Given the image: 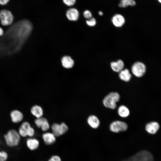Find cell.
Listing matches in <instances>:
<instances>
[{"label":"cell","instance_id":"22","mask_svg":"<svg viewBox=\"0 0 161 161\" xmlns=\"http://www.w3.org/2000/svg\"><path fill=\"white\" fill-rule=\"evenodd\" d=\"M51 128L52 133L56 137L62 135L60 124L54 123L51 126Z\"/></svg>","mask_w":161,"mask_h":161},{"label":"cell","instance_id":"15","mask_svg":"<svg viewBox=\"0 0 161 161\" xmlns=\"http://www.w3.org/2000/svg\"><path fill=\"white\" fill-rule=\"evenodd\" d=\"M32 114L36 118L43 117L44 111L42 108L38 105H35L32 106L31 109Z\"/></svg>","mask_w":161,"mask_h":161},{"label":"cell","instance_id":"14","mask_svg":"<svg viewBox=\"0 0 161 161\" xmlns=\"http://www.w3.org/2000/svg\"><path fill=\"white\" fill-rule=\"evenodd\" d=\"M26 145L30 150L34 151L38 148L40 143L37 139L34 138H30L27 140Z\"/></svg>","mask_w":161,"mask_h":161},{"label":"cell","instance_id":"13","mask_svg":"<svg viewBox=\"0 0 161 161\" xmlns=\"http://www.w3.org/2000/svg\"><path fill=\"white\" fill-rule=\"evenodd\" d=\"M68 19L70 21H77L78 18L79 13L78 10L75 8H71L68 10L66 13Z\"/></svg>","mask_w":161,"mask_h":161},{"label":"cell","instance_id":"1","mask_svg":"<svg viewBox=\"0 0 161 161\" xmlns=\"http://www.w3.org/2000/svg\"><path fill=\"white\" fill-rule=\"evenodd\" d=\"M21 137L18 132L15 130L11 129L4 135V138L7 145L13 147L18 145Z\"/></svg>","mask_w":161,"mask_h":161},{"label":"cell","instance_id":"27","mask_svg":"<svg viewBox=\"0 0 161 161\" xmlns=\"http://www.w3.org/2000/svg\"><path fill=\"white\" fill-rule=\"evenodd\" d=\"M48 161H61V159L59 156L54 155L50 157Z\"/></svg>","mask_w":161,"mask_h":161},{"label":"cell","instance_id":"11","mask_svg":"<svg viewBox=\"0 0 161 161\" xmlns=\"http://www.w3.org/2000/svg\"><path fill=\"white\" fill-rule=\"evenodd\" d=\"M10 117L12 121L15 123L21 122L23 118V115L22 113L17 110L12 111L10 113Z\"/></svg>","mask_w":161,"mask_h":161},{"label":"cell","instance_id":"4","mask_svg":"<svg viewBox=\"0 0 161 161\" xmlns=\"http://www.w3.org/2000/svg\"><path fill=\"white\" fill-rule=\"evenodd\" d=\"M18 132L21 137H33L35 133V130L27 122H23L19 128Z\"/></svg>","mask_w":161,"mask_h":161},{"label":"cell","instance_id":"30","mask_svg":"<svg viewBox=\"0 0 161 161\" xmlns=\"http://www.w3.org/2000/svg\"><path fill=\"white\" fill-rule=\"evenodd\" d=\"M3 33V29L0 27V36H1Z\"/></svg>","mask_w":161,"mask_h":161},{"label":"cell","instance_id":"12","mask_svg":"<svg viewBox=\"0 0 161 161\" xmlns=\"http://www.w3.org/2000/svg\"><path fill=\"white\" fill-rule=\"evenodd\" d=\"M160 128L158 123L156 122H151L147 123L145 126V130L149 133L154 134L158 131Z\"/></svg>","mask_w":161,"mask_h":161},{"label":"cell","instance_id":"16","mask_svg":"<svg viewBox=\"0 0 161 161\" xmlns=\"http://www.w3.org/2000/svg\"><path fill=\"white\" fill-rule=\"evenodd\" d=\"M110 66L113 71L116 72H119L123 69L124 64L123 61L118 60L116 61L112 62L111 63Z\"/></svg>","mask_w":161,"mask_h":161},{"label":"cell","instance_id":"8","mask_svg":"<svg viewBox=\"0 0 161 161\" xmlns=\"http://www.w3.org/2000/svg\"><path fill=\"white\" fill-rule=\"evenodd\" d=\"M35 123L38 128L46 132L50 128V125L48 120L45 118L42 117L36 118L34 121Z\"/></svg>","mask_w":161,"mask_h":161},{"label":"cell","instance_id":"5","mask_svg":"<svg viewBox=\"0 0 161 161\" xmlns=\"http://www.w3.org/2000/svg\"><path fill=\"white\" fill-rule=\"evenodd\" d=\"M13 19V16L10 11L2 10L0 11V20L3 25L6 26L11 24Z\"/></svg>","mask_w":161,"mask_h":161},{"label":"cell","instance_id":"21","mask_svg":"<svg viewBox=\"0 0 161 161\" xmlns=\"http://www.w3.org/2000/svg\"><path fill=\"white\" fill-rule=\"evenodd\" d=\"M117 112L120 116L123 118L127 117L130 114L129 109L124 105L120 106L119 107Z\"/></svg>","mask_w":161,"mask_h":161},{"label":"cell","instance_id":"3","mask_svg":"<svg viewBox=\"0 0 161 161\" xmlns=\"http://www.w3.org/2000/svg\"><path fill=\"white\" fill-rule=\"evenodd\" d=\"M152 154L145 150L140 151L124 161H154Z\"/></svg>","mask_w":161,"mask_h":161},{"label":"cell","instance_id":"9","mask_svg":"<svg viewBox=\"0 0 161 161\" xmlns=\"http://www.w3.org/2000/svg\"><path fill=\"white\" fill-rule=\"evenodd\" d=\"M111 21L113 24L116 27H120L125 24V19L124 16L120 14H114L112 18Z\"/></svg>","mask_w":161,"mask_h":161},{"label":"cell","instance_id":"7","mask_svg":"<svg viewBox=\"0 0 161 161\" xmlns=\"http://www.w3.org/2000/svg\"><path fill=\"white\" fill-rule=\"evenodd\" d=\"M127 128L128 126L126 123L119 120L113 121L110 126V130L115 133L125 131L127 130Z\"/></svg>","mask_w":161,"mask_h":161},{"label":"cell","instance_id":"6","mask_svg":"<svg viewBox=\"0 0 161 161\" xmlns=\"http://www.w3.org/2000/svg\"><path fill=\"white\" fill-rule=\"evenodd\" d=\"M131 70L132 73L137 77H141L145 74L146 68L145 65L140 62H137L132 65Z\"/></svg>","mask_w":161,"mask_h":161},{"label":"cell","instance_id":"10","mask_svg":"<svg viewBox=\"0 0 161 161\" xmlns=\"http://www.w3.org/2000/svg\"><path fill=\"white\" fill-rule=\"evenodd\" d=\"M56 137L52 132H46L42 135V138L44 143L47 145L54 144L56 141Z\"/></svg>","mask_w":161,"mask_h":161},{"label":"cell","instance_id":"19","mask_svg":"<svg viewBox=\"0 0 161 161\" xmlns=\"http://www.w3.org/2000/svg\"><path fill=\"white\" fill-rule=\"evenodd\" d=\"M119 73V77L122 80L125 82H128L130 80L131 75L128 69H123Z\"/></svg>","mask_w":161,"mask_h":161},{"label":"cell","instance_id":"23","mask_svg":"<svg viewBox=\"0 0 161 161\" xmlns=\"http://www.w3.org/2000/svg\"><path fill=\"white\" fill-rule=\"evenodd\" d=\"M87 24L90 27L95 26L96 24V20L95 18L92 17L91 18L87 19L86 21Z\"/></svg>","mask_w":161,"mask_h":161},{"label":"cell","instance_id":"25","mask_svg":"<svg viewBox=\"0 0 161 161\" xmlns=\"http://www.w3.org/2000/svg\"><path fill=\"white\" fill-rule=\"evenodd\" d=\"M83 16L84 17L87 19L92 17V14L91 12L88 10H86L83 12Z\"/></svg>","mask_w":161,"mask_h":161},{"label":"cell","instance_id":"31","mask_svg":"<svg viewBox=\"0 0 161 161\" xmlns=\"http://www.w3.org/2000/svg\"><path fill=\"white\" fill-rule=\"evenodd\" d=\"M159 2L161 3V0H158Z\"/></svg>","mask_w":161,"mask_h":161},{"label":"cell","instance_id":"2","mask_svg":"<svg viewBox=\"0 0 161 161\" xmlns=\"http://www.w3.org/2000/svg\"><path fill=\"white\" fill-rule=\"evenodd\" d=\"M120 98L119 94L116 92H111L106 96L103 100L104 105L106 107L115 109L117 106L116 103Z\"/></svg>","mask_w":161,"mask_h":161},{"label":"cell","instance_id":"26","mask_svg":"<svg viewBox=\"0 0 161 161\" xmlns=\"http://www.w3.org/2000/svg\"><path fill=\"white\" fill-rule=\"evenodd\" d=\"M64 4L66 5L70 6L74 5L75 2L76 0H63Z\"/></svg>","mask_w":161,"mask_h":161},{"label":"cell","instance_id":"28","mask_svg":"<svg viewBox=\"0 0 161 161\" xmlns=\"http://www.w3.org/2000/svg\"><path fill=\"white\" fill-rule=\"evenodd\" d=\"M9 1V0H0V4L5 5L8 3Z\"/></svg>","mask_w":161,"mask_h":161},{"label":"cell","instance_id":"29","mask_svg":"<svg viewBox=\"0 0 161 161\" xmlns=\"http://www.w3.org/2000/svg\"><path fill=\"white\" fill-rule=\"evenodd\" d=\"M97 13L99 16H103L104 13L102 11L99 10L98 11Z\"/></svg>","mask_w":161,"mask_h":161},{"label":"cell","instance_id":"24","mask_svg":"<svg viewBox=\"0 0 161 161\" xmlns=\"http://www.w3.org/2000/svg\"><path fill=\"white\" fill-rule=\"evenodd\" d=\"M8 157L7 153L6 152L0 151V161H6Z\"/></svg>","mask_w":161,"mask_h":161},{"label":"cell","instance_id":"18","mask_svg":"<svg viewBox=\"0 0 161 161\" xmlns=\"http://www.w3.org/2000/svg\"><path fill=\"white\" fill-rule=\"evenodd\" d=\"M61 62L63 66L67 69L72 68L74 63L73 60L69 56H64L62 58Z\"/></svg>","mask_w":161,"mask_h":161},{"label":"cell","instance_id":"17","mask_svg":"<svg viewBox=\"0 0 161 161\" xmlns=\"http://www.w3.org/2000/svg\"><path fill=\"white\" fill-rule=\"evenodd\" d=\"M87 122L89 125L93 129L97 128L100 124L98 118L94 115L90 116L87 119Z\"/></svg>","mask_w":161,"mask_h":161},{"label":"cell","instance_id":"20","mask_svg":"<svg viewBox=\"0 0 161 161\" xmlns=\"http://www.w3.org/2000/svg\"><path fill=\"white\" fill-rule=\"evenodd\" d=\"M136 4L134 0H120L118 5L120 8H125L129 6H134Z\"/></svg>","mask_w":161,"mask_h":161}]
</instances>
